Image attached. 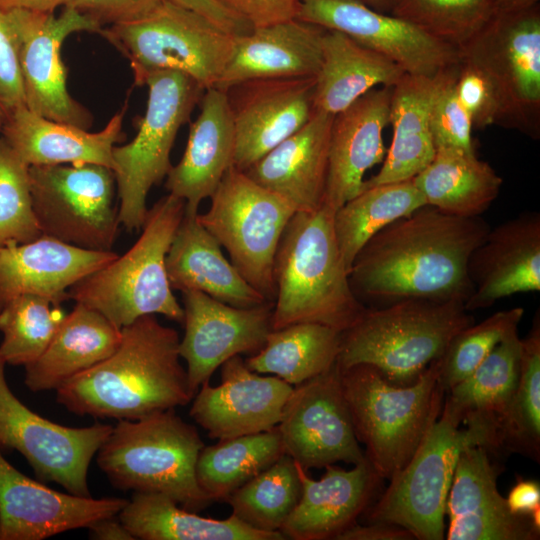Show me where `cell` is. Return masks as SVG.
I'll list each match as a JSON object with an SVG mask.
<instances>
[{"label":"cell","mask_w":540,"mask_h":540,"mask_svg":"<svg viewBox=\"0 0 540 540\" xmlns=\"http://www.w3.org/2000/svg\"><path fill=\"white\" fill-rule=\"evenodd\" d=\"M490 225L424 205L373 235L355 257L349 280L364 304L383 307L408 299L457 300L473 286L468 260Z\"/></svg>","instance_id":"6da1fadb"},{"label":"cell","mask_w":540,"mask_h":540,"mask_svg":"<svg viewBox=\"0 0 540 540\" xmlns=\"http://www.w3.org/2000/svg\"><path fill=\"white\" fill-rule=\"evenodd\" d=\"M177 331L146 315L121 328L117 349L56 390V400L79 416L137 420L187 405L193 396L180 363Z\"/></svg>","instance_id":"7a4b0ae2"},{"label":"cell","mask_w":540,"mask_h":540,"mask_svg":"<svg viewBox=\"0 0 540 540\" xmlns=\"http://www.w3.org/2000/svg\"><path fill=\"white\" fill-rule=\"evenodd\" d=\"M334 213L323 204L313 212L297 211L289 220L274 262L272 330L318 323L343 332L365 311L338 247Z\"/></svg>","instance_id":"3957f363"},{"label":"cell","mask_w":540,"mask_h":540,"mask_svg":"<svg viewBox=\"0 0 540 540\" xmlns=\"http://www.w3.org/2000/svg\"><path fill=\"white\" fill-rule=\"evenodd\" d=\"M475 323L457 300L408 299L383 307H366L360 318L341 332L337 364L375 367L397 386L414 384L444 354L453 337Z\"/></svg>","instance_id":"277c9868"},{"label":"cell","mask_w":540,"mask_h":540,"mask_svg":"<svg viewBox=\"0 0 540 540\" xmlns=\"http://www.w3.org/2000/svg\"><path fill=\"white\" fill-rule=\"evenodd\" d=\"M204 446L196 427L167 409L118 421L97 451L96 462L117 489L164 494L198 512L213 502L196 479Z\"/></svg>","instance_id":"5b68a950"},{"label":"cell","mask_w":540,"mask_h":540,"mask_svg":"<svg viewBox=\"0 0 540 540\" xmlns=\"http://www.w3.org/2000/svg\"><path fill=\"white\" fill-rule=\"evenodd\" d=\"M184 214L183 199L169 193L160 198L148 209L142 232L128 251L74 284L69 299L100 312L119 329L156 314L183 323L166 256Z\"/></svg>","instance_id":"8992f818"},{"label":"cell","mask_w":540,"mask_h":540,"mask_svg":"<svg viewBox=\"0 0 540 540\" xmlns=\"http://www.w3.org/2000/svg\"><path fill=\"white\" fill-rule=\"evenodd\" d=\"M438 370L435 360L414 384L397 386L367 364L340 369L356 438L380 478L390 480L406 465L440 415Z\"/></svg>","instance_id":"52a82bcc"},{"label":"cell","mask_w":540,"mask_h":540,"mask_svg":"<svg viewBox=\"0 0 540 540\" xmlns=\"http://www.w3.org/2000/svg\"><path fill=\"white\" fill-rule=\"evenodd\" d=\"M129 61L136 85L158 71H178L204 90L217 85L233 51L235 35L168 0L132 21L99 32Z\"/></svg>","instance_id":"ba28073f"},{"label":"cell","mask_w":540,"mask_h":540,"mask_svg":"<svg viewBox=\"0 0 540 540\" xmlns=\"http://www.w3.org/2000/svg\"><path fill=\"white\" fill-rule=\"evenodd\" d=\"M471 445L489 450L487 431L460 421L442 405L416 451L390 480L366 513L367 523L385 522L407 529L418 540L444 538L446 503L460 452Z\"/></svg>","instance_id":"9c48e42d"},{"label":"cell","mask_w":540,"mask_h":540,"mask_svg":"<svg viewBox=\"0 0 540 540\" xmlns=\"http://www.w3.org/2000/svg\"><path fill=\"white\" fill-rule=\"evenodd\" d=\"M148 101L134 139L113 148V173L119 198V222L128 231L141 229L151 188L170 171V153L177 133L189 121L204 89L178 71L150 74Z\"/></svg>","instance_id":"30bf717a"},{"label":"cell","mask_w":540,"mask_h":540,"mask_svg":"<svg viewBox=\"0 0 540 540\" xmlns=\"http://www.w3.org/2000/svg\"><path fill=\"white\" fill-rule=\"evenodd\" d=\"M200 223L227 251L242 277L268 301L276 295L274 262L296 210L286 200L231 166L210 197Z\"/></svg>","instance_id":"8fae6325"},{"label":"cell","mask_w":540,"mask_h":540,"mask_svg":"<svg viewBox=\"0 0 540 540\" xmlns=\"http://www.w3.org/2000/svg\"><path fill=\"white\" fill-rule=\"evenodd\" d=\"M29 179L44 236L83 249L111 250L120 225L111 169L96 164L33 165Z\"/></svg>","instance_id":"7c38bea8"},{"label":"cell","mask_w":540,"mask_h":540,"mask_svg":"<svg viewBox=\"0 0 540 540\" xmlns=\"http://www.w3.org/2000/svg\"><path fill=\"white\" fill-rule=\"evenodd\" d=\"M479 65L505 106L507 128L540 138V6L494 13L458 48Z\"/></svg>","instance_id":"4fadbf2b"},{"label":"cell","mask_w":540,"mask_h":540,"mask_svg":"<svg viewBox=\"0 0 540 540\" xmlns=\"http://www.w3.org/2000/svg\"><path fill=\"white\" fill-rule=\"evenodd\" d=\"M7 14L17 41L25 106L50 120L89 129L90 112L67 89L61 46L75 32L98 33L102 27L70 7H64L58 16L54 12L21 9Z\"/></svg>","instance_id":"5bb4252c"},{"label":"cell","mask_w":540,"mask_h":540,"mask_svg":"<svg viewBox=\"0 0 540 540\" xmlns=\"http://www.w3.org/2000/svg\"><path fill=\"white\" fill-rule=\"evenodd\" d=\"M5 365L0 355V448L21 453L41 480L91 496L88 468L113 426L68 427L35 413L9 388Z\"/></svg>","instance_id":"9a60e30c"},{"label":"cell","mask_w":540,"mask_h":540,"mask_svg":"<svg viewBox=\"0 0 540 540\" xmlns=\"http://www.w3.org/2000/svg\"><path fill=\"white\" fill-rule=\"evenodd\" d=\"M277 430L285 454L307 471L366 459L354 432L337 362L293 387Z\"/></svg>","instance_id":"2e32d148"},{"label":"cell","mask_w":540,"mask_h":540,"mask_svg":"<svg viewBox=\"0 0 540 540\" xmlns=\"http://www.w3.org/2000/svg\"><path fill=\"white\" fill-rule=\"evenodd\" d=\"M297 19L339 31L412 75L434 76L459 59L458 48L362 0H301Z\"/></svg>","instance_id":"e0dca14e"},{"label":"cell","mask_w":540,"mask_h":540,"mask_svg":"<svg viewBox=\"0 0 540 540\" xmlns=\"http://www.w3.org/2000/svg\"><path fill=\"white\" fill-rule=\"evenodd\" d=\"M183 294L184 327L179 354L185 360L189 389L194 397L201 384L228 359L255 354L272 330L271 301L236 307L200 291Z\"/></svg>","instance_id":"ac0fdd59"},{"label":"cell","mask_w":540,"mask_h":540,"mask_svg":"<svg viewBox=\"0 0 540 540\" xmlns=\"http://www.w3.org/2000/svg\"><path fill=\"white\" fill-rule=\"evenodd\" d=\"M315 81L316 77L256 79L226 91L235 130L233 166L246 171L309 121Z\"/></svg>","instance_id":"d6986e66"},{"label":"cell","mask_w":540,"mask_h":540,"mask_svg":"<svg viewBox=\"0 0 540 540\" xmlns=\"http://www.w3.org/2000/svg\"><path fill=\"white\" fill-rule=\"evenodd\" d=\"M220 383L201 384L189 410L212 439L222 440L277 427L293 387L274 375L251 370L236 355L220 366Z\"/></svg>","instance_id":"ffe728a7"},{"label":"cell","mask_w":540,"mask_h":540,"mask_svg":"<svg viewBox=\"0 0 540 540\" xmlns=\"http://www.w3.org/2000/svg\"><path fill=\"white\" fill-rule=\"evenodd\" d=\"M127 502L53 490L21 473L0 451V540H43L88 528L118 515Z\"/></svg>","instance_id":"44dd1931"},{"label":"cell","mask_w":540,"mask_h":540,"mask_svg":"<svg viewBox=\"0 0 540 540\" xmlns=\"http://www.w3.org/2000/svg\"><path fill=\"white\" fill-rule=\"evenodd\" d=\"M480 445L464 448L450 486L448 540H536L540 528L513 514L497 488L498 467Z\"/></svg>","instance_id":"7402d4cb"},{"label":"cell","mask_w":540,"mask_h":540,"mask_svg":"<svg viewBox=\"0 0 540 540\" xmlns=\"http://www.w3.org/2000/svg\"><path fill=\"white\" fill-rule=\"evenodd\" d=\"M472 312L498 300L540 290V213L524 212L490 228L468 260Z\"/></svg>","instance_id":"603a6c76"},{"label":"cell","mask_w":540,"mask_h":540,"mask_svg":"<svg viewBox=\"0 0 540 540\" xmlns=\"http://www.w3.org/2000/svg\"><path fill=\"white\" fill-rule=\"evenodd\" d=\"M118 254L79 248L42 235L26 243L0 246V311L22 295L41 296L55 305L68 290L113 261Z\"/></svg>","instance_id":"cb8c5ba5"},{"label":"cell","mask_w":540,"mask_h":540,"mask_svg":"<svg viewBox=\"0 0 540 540\" xmlns=\"http://www.w3.org/2000/svg\"><path fill=\"white\" fill-rule=\"evenodd\" d=\"M301 482V496L280 529L286 539H335L357 523L370 506L382 478L367 458L350 470L334 464L325 466L315 480L295 462Z\"/></svg>","instance_id":"d4e9b609"},{"label":"cell","mask_w":540,"mask_h":540,"mask_svg":"<svg viewBox=\"0 0 540 540\" xmlns=\"http://www.w3.org/2000/svg\"><path fill=\"white\" fill-rule=\"evenodd\" d=\"M391 89L374 88L334 115L324 199L334 211L362 191L365 173L384 159Z\"/></svg>","instance_id":"484cf974"},{"label":"cell","mask_w":540,"mask_h":540,"mask_svg":"<svg viewBox=\"0 0 540 540\" xmlns=\"http://www.w3.org/2000/svg\"><path fill=\"white\" fill-rule=\"evenodd\" d=\"M324 29L297 18L254 27L235 37L231 57L215 88L272 78L316 77Z\"/></svg>","instance_id":"4316f807"},{"label":"cell","mask_w":540,"mask_h":540,"mask_svg":"<svg viewBox=\"0 0 540 540\" xmlns=\"http://www.w3.org/2000/svg\"><path fill=\"white\" fill-rule=\"evenodd\" d=\"M334 115L314 111L309 121L244 171L294 209L313 212L324 204L330 132Z\"/></svg>","instance_id":"83f0119b"},{"label":"cell","mask_w":540,"mask_h":540,"mask_svg":"<svg viewBox=\"0 0 540 540\" xmlns=\"http://www.w3.org/2000/svg\"><path fill=\"white\" fill-rule=\"evenodd\" d=\"M200 113L189 127L180 161L166 176L169 194L185 201V213L197 214L226 171L233 166L235 130L226 91L209 88L200 100Z\"/></svg>","instance_id":"f1b7e54d"},{"label":"cell","mask_w":540,"mask_h":540,"mask_svg":"<svg viewBox=\"0 0 540 540\" xmlns=\"http://www.w3.org/2000/svg\"><path fill=\"white\" fill-rule=\"evenodd\" d=\"M125 109L98 132L50 120L26 106L3 121L0 135L28 166L96 164L113 170V148L123 137Z\"/></svg>","instance_id":"f546056e"},{"label":"cell","mask_w":540,"mask_h":540,"mask_svg":"<svg viewBox=\"0 0 540 540\" xmlns=\"http://www.w3.org/2000/svg\"><path fill=\"white\" fill-rule=\"evenodd\" d=\"M166 271L171 288L181 292L200 291L236 307L268 302L226 259L198 213L184 214L166 256Z\"/></svg>","instance_id":"4dcf8cb0"},{"label":"cell","mask_w":540,"mask_h":540,"mask_svg":"<svg viewBox=\"0 0 540 540\" xmlns=\"http://www.w3.org/2000/svg\"><path fill=\"white\" fill-rule=\"evenodd\" d=\"M444 70L434 76L405 73L392 86L389 113V123L393 126L391 145L381 169L364 181L362 190L413 179L432 161L436 149L430 115Z\"/></svg>","instance_id":"1f68e13d"},{"label":"cell","mask_w":540,"mask_h":540,"mask_svg":"<svg viewBox=\"0 0 540 540\" xmlns=\"http://www.w3.org/2000/svg\"><path fill=\"white\" fill-rule=\"evenodd\" d=\"M120 341L121 329L100 312L76 303L41 356L24 366V383L32 392L56 391L109 357Z\"/></svg>","instance_id":"d6a6232c"},{"label":"cell","mask_w":540,"mask_h":540,"mask_svg":"<svg viewBox=\"0 0 540 540\" xmlns=\"http://www.w3.org/2000/svg\"><path fill=\"white\" fill-rule=\"evenodd\" d=\"M321 47L314 111L336 115L377 86H394L405 74L386 56L336 30L324 29Z\"/></svg>","instance_id":"836d02e7"},{"label":"cell","mask_w":540,"mask_h":540,"mask_svg":"<svg viewBox=\"0 0 540 540\" xmlns=\"http://www.w3.org/2000/svg\"><path fill=\"white\" fill-rule=\"evenodd\" d=\"M118 517L141 540L286 539L281 532L255 529L233 514L226 519L203 517L160 493L133 492Z\"/></svg>","instance_id":"e575fe53"},{"label":"cell","mask_w":540,"mask_h":540,"mask_svg":"<svg viewBox=\"0 0 540 540\" xmlns=\"http://www.w3.org/2000/svg\"><path fill=\"white\" fill-rule=\"evenodd\" d=\"M426 204L459 217L481 216L497 198L503 180L475 151L437 148L413 178Z\"/></svg>","instance_id":"d590c367"},{"label":"cell","mask_w":540,"mask_h":540,"mask_svg":"<svg viewBox=\"0 0 540 540\" xmlns=\"http://www.w3.org/2000/svg\"><path fill=\"white\" fill-rule=\"evenodd\" d=\"M521 338L518 330L504 338L463 380L444 395L443 407L461 425L472 422L491 434L495 454V428L516 389L520 373Z\"/></svg>","instance_id":"8d00e7d4"},{"label":"cell","mask_w":540,"mask_h":540,"mask_svg":"<svg viewBox=\"0 0 540 540\" xmlns=\"http://www.w3.org/2000/svg\"><path fill=\"white\" fill-rule=\"evenodd\" d=\"M341 332L318 323H296L271 330L263 347L245 360L260 374L279 377L292 386L329 370L340 350Z\"/></svg>","instance_id":"74e56055"},{"label":"cell","mask_w":540,"mask_h":540,"mask_svg":"<svg viewBox=\"0 0 540 540\" xmlns=\"http://www.w3.org/2000/svg\"><path fill=\"white\" fill-rule=\"evenodd\" d=\"M424 205L422 193L409 179L365 188L337 209L334 232L347 271L373 235Z\"/></svg>","instance_id":"f35d334b"},{"label":"cell","mask_w":540,"mask_h":540,"mask_svg":"<svg viewBox=\"0 0 540 540\" xmlns=\"http://www.w3.org/2000/svg\"><path fill=\"white\" fill-rule=\"evenodd\" d=\"M284 454L277 427L266 432L222 439L200 451L196 479L213 502L226 501L237 488Z\"/></svg>","instance_id":"ab89813d"},{"label":"cell","mask_w":540,"mask_h":540,"mask_svg":"<svg viewBox=\"0 0 540 540\" xmlns=\"http://www.w3.org/2000/svg\"><path fill=\"white\" fill-rule=\"evenodd\" d=\"M540 456V317L521 339L520 373L512 398L495 428V453Z\"/></svg>","instance_id":"60d3db41"},{"label":"cell","mask_w":540,"mask_h":540,"mask_svg":"<svg viewBox=\"0 0 540 540\" xmlns=\"http://www.w3.org/2000/svg\"><path fill=\"white\" fill-rule=\"evenodd\" d=\"M300 496L301 482L295 461L284 454L237 488L225 502L231 506L232 514L249 526L280 532Z\"/></svg>","instance_id":"b9f144b4"},{"label":"cell","mask_w":540,"mask_h":540,"mask_svg":"<svg viewBox=\"0 0 540 540\" xmlns=\"http://www.w3.org/2000/svg\"><path fill=\"white\" fill-rule=\"evenodd\" d=\"M66 314L60 305L22 295L0 311V355L6 364L26 366L45 351Z\"/></svg>","instance_id":"7bdbcfd3"},{"label":"cell","mask_w":540,"mask_h":540,"mask_svg":"<svg viewBox=\"0 0 540 540\" xmlns=\"http://www.w3.org/2000/svg\"><path fill=\"white\" fill-rule=\"evenodd\" d=\"M390 14L456 48L494 15L490 0H397Z\"/></svg>","instance_id":"ee69618b"},{"label":"cell","mask_w":540,"mask_h":540,"mask_svg":"<svg viewBox=\"0 0 540 540\" xmlns=\"http://www.w3.org/2000/svg\"><path fill=\"white\" fill-rule=\"evenodd\" d=\"M524 309L513 307L462 329L438 359V384L446 393L466 378L510 333L518 330Z\"/></svg>","instance_id":"f6af8a7d"},{"label":"cell","mask_w":540,"mask_h":540,"mask_svg":"<svg viewBox=\"0 0 540 540\" xmlns=\"http://www.w3.org/2000/svg\"><path fill=\"white\" fill-rule=\"evenodd\" d=\"M42 235L33 209L29 166L0 135V246Z\"/></svg>","instance_id":"bcb514c9"},{"label":"cell","mask_w":540,"mask_h":540,"mask_svg":"<svg viewBox=\"0 0 540 540\" xmlns=\"http://www.w3.org/2000/svg\"><path fill=\"white\" fill-rule=\"evenodd\" d=\"M455 88L473 127L482 129L498 125L507 128L505 106L496 86L479 65L460 54Z\"/></svg>","instance_id":"7dc6e473"},{"label":"cell","mask_w":540,"mask_h":540,"mask_svg":"<svg viewBox=\"0 0 540 540\" xmlns=\"http://www.w3.org/2000/svg\"><path fill=\"white\" fill-rule=\"evenodd\" d=\"M457 62L443 71L431 110L430 128L435 149L454 147L474 151L473 125L455 88Z\"/></svg>","instance_id":"c3c4849f"},{"label":"cell","mask_w":540,"mask_h":540,"mask_svg":"<svg viewBox=\"0 0 540 540\" xmlns=\"http://www.w3.org/2000/svg\"><path fill=\"white\" fill-rule=\"evenodd\" d=\"M25 106L17 41L8 14L0 10V112L4 119Z\"/></svg>","instance_id":"681fc988"},{"label":"cell","mask_w":540,"mask_h":540,"mask_svg":"<svg viewBox=\"0 0 540 540\" xmlns=\"http://www.w3.org/2000/svg\"><path fill=\"white\" fill-rule=\"evenodd\" d=\"M159 2L160 0H67L64 7L89 16L103 28L140 18Z\"/></svg>","instance_id":"f907efd6"},{"label":"cell","mask_w":540,"mask_h":540,"mask_svg":"<svg viewBox=\"0 0 540 540\" xmlns=\"http://www.w3.org/2000/svg\"><path fill=\"white\" fill-rule=\"evenodd\" d=\"M253 28L297 18L301 0H214Z\"/></svg>","instance_id":"816d5d0a"},{"label":"cell","mask_w":540,"mask_h":540,"mask_svg":"<svg viewBox=\"0 0 540 540\" xmlns=\"http://www.w3.org/2000/svg\"><path fill=\"white\" fill-rule=\"evenodd\" d=\"M174 4L203 15L225 31L235 35H243L252 30L246 21L233 15L214 0H168Z\"/></svg>","instance_id":"f5cc1de1"},{"label":"cell","mask_w":540,"mask_h":540,"mask_svg":"<svg viewBox=\"0 0 540 540\" xmlns=\"http://www.w3.org/2000/svg\"><path fill=\"white\" fill-rule=\"evenodd\" d=\"M506 502L513 514L529 517L540 528V485L537 481L519 478L510 489Z\"/></svg>","instance_id":"db71d44e"},{"label":"cell","mask_w":540,"mask_h":540,"mask_svg":"<svg viewBox=\"0 0 540 540\" xmlns=\"http://www.w3.org/2000/svg\"><path fill=\"white\" fill-rule=\"evenodd\" d=\"M414 536L405 528L385 522L355 523L336 540H414Z\"/></svg>","instance_id":"11a10c76"},{"label":"cell","mask_w":540,"mask_h":540,"mask_svg":"<svg viewBox=\"0 0 540 540\" xmlns=\"http://www.w3.org/2000/svg\"><path fill=\"white\" fill-rule=\"evenodd\" d=\"M89 538L94 540H134L118 515L100 519L88 527Z\"/></svg>","instance_id":"9f6ffc18"},{"label":"cell","mask_w":540,"mask_h":540,"mask_svg":"<svg viewBox=\"0 0 540 540\" xmlns=\"http://www.w3.org/2000/svg\"><path fill=\"white\" fill-rule=\"evenodd\" d=\"M67 0H0V10H30L39 12H54L60 6L66 4Z\"/></svg>","instance_id":"6f0895ef"},{"label":"cell","mask_w":540,"mask_h":540,"mask_svg":"<svg viewBox=\"0 0 540 540\" xmlns=\"http://www.w3.org/2000/svg\"><path fill=\"white\" fill-rule=\"evenodd\" d=\"M494 13L524 10L539 5L540 0H490Z\"/></svg>","instance_id":"680465c9"},{"label":"cell","mask_w":540,"mask_h":540,"mask_svg":"<svg viewBox=\"0 0 540 540\" xmlns=\"http://www.w3.org/2000/svg\"><path fill=\"white\" fill-rule=\"evenodd\" d=\"M362 1L378 11L390 14L397 0H362Z\"/></svg>","instance_id":"91938a15"},{"label":"cell","mask_w":540,"mask_h":540,"mask_svg":"<svg viewBox=\"0 0 540 540\" xmlns=\"http://www.w3.org/2000/svg\"><path fill=\"white\" fill-rule=\"evenodd\" d=\"M3 121H4V117L0 112V131H1V128H2V125H3Z\"/></svg>","instance_id":"94428289"}]
</instances>
